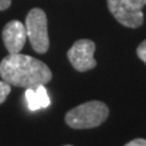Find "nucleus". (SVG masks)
<instances>
[{
	"label": "nucleus",
	"mask_w": 146,
	"mask_h": 146,
	"mask_svg": "<svg viewBox=\"0 0 146 146\" xmlns=\"http://www.w3.org/2000/svg\"><path fill=\"white\" fill-rule=\"evenodd\" d=\"M11 93V85L5 80H0V105L6 100L9 94Z\"/></svg>",
	"instance_id": "obj_8"
},
{
	"label": "nucleus",
	"mask_w": 146,
	"mask_h": 146,
	"mask_svg": "<svg viewBox=\"0 0 146 146\" xmlns=\"http://www.w3.org/2000/svg\"><path fill=\"white\" fill-rule=\"evenodd\" d=\"M136 55L141 61H144L146 63V39L141 44H139L138 49H136Z\"/></svg>",
	"instance_id": "obj_9"
},
{
	"label": "nucleus",
	"mask_w": 146,
	"mask_h": 146,
	"mask_svg": "<svg viewBox=\"0 0 146 146\" xmlns=\"http://www.w3.org/2000/svg\"><path fill=\"white\" fill-rule=\"evenodd\" d=\"M11 6V0H0V11L7 10Z\"/></svg>",
	"instance_id": "obj_11"
},
{
	"label": "nucleus",
	"mask_w": 146,
	"mask_h": 146,
	"mask_svg": "<svg viewBox=\"0 0 146 146\" xmlns=\"http://www.w3.org/2000/svg\"><path fill=\"white\" fill-rule=\"evenodd\" d=\"M25 96L31 111H38L42 108H46L51 104L45 85H39L36 88H27Z\"/></svg>",
	"instance_id": "obj_7"
},
{
	"label": "nucleus",
	"mask_w": 146,
	"mask_h": 146,
	"mask_svg": "<svg viewBox=\"0 0 146 146\" xmlns=\"http://www.w3.org/2000/svg\"><path fill=\"white\" fill-rule=\"evenodd\" d=\"M146 0H107V7L122 26L139 28L144 23L143 7Z\"/></svg>",
	"instance_id": "obj_4"
},
{
	"label": "nucleus",
	"mask_w": 146,
	"mask_h": 146,
	"mask_svg": "<svg viewBox=\"0 0 146 146\" xmlns=\"http://www.w3.org/2000/svg\"><path fill=\"white\" fill-rule=\"evenodd\" d=\"M3 80L18 88H36L52 79L50 68L43 61L23 54H9L0 62Z\"/></svg>",
	"instance_id": "obj_1"
},
{
	"label": "nucleus",
	"mask_w": 146,
	"mask_h": 146,
	"mask_svg": "<svg viewBox=\"0 0 146 146\" xmlns=\"http://www.w3.org/2000/svg\"><path fill=\"white\" fill-rule=\"evenodd\" d=\"M3 42L9 54L21 52L27 40L26 27L18 20H12L7 22L1 32Z\"/></svg>",
	"instance_id": "obj_6"
},
{
	"label": "nucleus",
	"mask_w": 146,
	"mask_h": 146,
	"mask_svg": "<svg viewBox=\"0 0 146 146\" xmlns=\"http://www.w3.org/2000/svg\"><path fill=\"white\" fill-rule=\"evenodd\" d=\"M124 146H146V140L138 138V139H134V140L129 141V143H127Z\"/></svg>",
	"instance_id": "obj_10"
},
{
	"label": "nucleus",
	"mask_w": 146,
	"mask_h": 146,
	"mask_svg": "<svg viewBox=\"0 0 146 146\" xmlns=\"http://www.w3.org/2000/svg\"><path fill=\"white\" fill-rule=\"evenodd\" d=\"M108 107L101 101H88L70 110L65 121L73 129H90L101 125L108 117Z\"/></svg>",
	"instance_id": "obj_2"
},
{
	"label": "nucleus",
	"mask_w": 146,
	"mask_h": 146,
	"mask_svg": "<svg viewBox=\"0 0 146 146\" xmlns=\"http://www.w3.org/2000/svg\"><path fill=\"white\" fill-rule=\"evenodd\" d=\"M63 146H73V145H63Z\"/></svg>",
	"instance_id": "obj_12"
},
{
	"label": "nucleus",
	"mask_w": 146,
	"mask_h": 146,
	"mask_svg": "<svg viewBox=\"0 0 146 146\" xmlns=\"http://www.w3.org/2000/svg\"><path fill=\"white\" fill-rule=\"evenodd\" d=\"M27 38L35 52L45 54L49 50V33H48V17L44 10L34 7L26 17Z\"/></svg>",
	"instance_id": "obj_3"
},
{
	"label": "nucleus",
	"mask_w": 146,
	"mask_h": 146,
	"mask_svg": "<svg viewBox=\"0 0 146 146\" xmlns=\"http://www.w3.org/2000/svg\"><path fill=\"white\" fill-rule=\"evenodd\" d=\"M95 48V43L90 39H79L72 45L67 51V57L76 71L86 72L96 66Z\"/></svg>",
	"instance_id": "obj_5"
}]
</instances>
